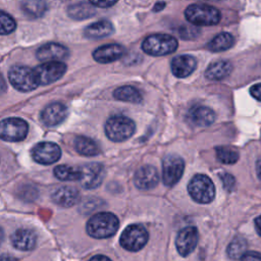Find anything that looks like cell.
<instances>
[{
  "label": "cell",
  "mask_w": 261,
  "mask_h": 261,
  "mask_svg": "<svg viewBox=\"0 0 261 261\" xmlns=\"http://www.w3.org/2000/svg\"><path fill=\"white\" fill-rule=\"evenodd\" d=\"M256 171H257L258 177L261 179V159L256 164Z\"/></svg>",
  "instance_id": "cell-43"
},
{
  "label": "cell",
  "mask_w": 261,
  "mask_h": 261,
  "mask_svg": "<svg viewBox=\"0 0 261 261\" xmlns=\"http://www.w3.org/2000/svg\"><path fill=\"white\" fill-rule=\"evenodd\" d=\"M233 37L229 33H220L214 37L207 45L212 52H221L229 49L233 45Z\"/></svg>",
  "instance_id": "cell-28"
},
{
  "label": "cell",
  "mask_w": 261,
  "mask_h": 261,
  "mask_svg": "<svg viewBox=\"0 0 261 261\" xmlns=\"http://www.w3.org/2000/svg\"><path fill=\"white\" fill-rule=\"evenodd\" d=\"M255 227L259 236H261V215L255 219Z\"/></svg>",
  "instance_id": "cell-39"
},
{
  "label": "cell",
  "mask_w": 261,
  "mask_h": 261,
  "mask_svg": "<svg viewBox=\"0 0 261 261\" xmlns=\"http://www.w3.org/2000/svg\"><path fill=\"white\" fill-rule=\"evenodd\" d=\"M68 54V49L65 46L55 42L44 44L36 52L37 58L42 62L62 61L67 58Z\"/></svg>",
  "instance_id": "cell-14"
},
{
  "label": "cell",
  "mask_w": 261,
  "mask_h": 261,
  "mask_svg": "<svg viewBox=\"0 0 261 261\" xmlns=\"http://www.w3.org/2000/svg\"><path fill=\"white\" fill-rule=\"evenodd\" d=\"M80 170L79 180L85 189H95L99 187L105 176L104 166L97 162H91L83 165Z\"/></svg>",
  "instance_id": "cell-11"
},
{
  "label": "cell",
  "mask_w": 261,
  "mask_h": 261,
  "mask_svg": "<svg viewBox=\"0 0 261 261\" xmlns=\"http://www.w3.org/2000/svg\"><path fill=\"white\" fill-rule=\"evenodd\" d=\"M232 70V65L229 61L219 60L211 63L205 71V76L211 81H220L225 79Z\"/></svg>",
  "instance_id": "cell-23"
},
{
  "label": "cell",
  "mask_w": 261,
  "mask_h": 261,
  "mask_svg": "<svg viewBox=\"0 0 261 261\" xmlns=\"http://www.w3.org/2000/svg\"><path fill=\"white\" fill-rule=\"evenodd\" d=\"M197 66V60L191 55H179L171 61V71L176 77L189 76Z\"/></svg>",
  "instance_id": "cell-19"
},
{
  "label": "cell",
  "mask_w": 261,
  "mask_h": 261,
  "mask_svg": "<svg viewBox=\"0 0 261 261\" xmlns=\"http://www.w3.org/2000/svg\"><path fill=\"white\" fill-rule=\"evenodd\" d=\"M37 236L28 228H19L15 230L11 236V244L14 248L21 251L33 250L36 246Z\"/></svg>",
  "instance_id": "cell-21"
},
{
  "label": "cell",
  "mask_w": 261,
  "mask_h": 261,
  "mask_svg": "<svg viewBox=\"0 0 261 261\" xmlns=\"http://www.w3.org/2000/svg\"><path fill=\"white\" fill-rule=\"evenodd\" d=\"M15 29L16 22L14 18L10 14L0 10V35H8Z\"/></svg>",
  "instance_id": "cell-32"
},
{
  "label": "cell",
  "mask_w": 261,
  "mask_h": 261,
  "mask_svg": "<svg viewBox=\"0 0 261 261\" xmlns=\"http://www.w3.org/2000/svg\"><path fill=\"white\" fill-rule=\"evenodd\" d=\"M135 130V122L123 115L111 116L105 123V134L113 142H123L129 139Z\"/></svg>",
  "instance_id": "cell-3"
},
{
  "label": "cell",
  "mask_w": 261,
  "mask_h": 261,
  "mask_svg": "<svg viewBox=\"0 0 261 261\" xmlns=\"http://www.w3.org/2000/svg\"><path fill=\"white\" fill-rule=\"evenodd\" d=\"M248 244L245 239L241 237L234 238L227 247V255L231 259H241L247 252Z\"/></svg>",
  "instance_id": "cell-29"
},
{
  "label": "cell",
  "mask_w": 261,
  "mask_h": 261,
  "mask_svg": "<svg viewBox=\"0 0 261 261\" xmlns=\"http://www.w3.org/2000/svg\"><path fill=\"white\" fill-rule=\"evenodd\" d=\"M34 71L39 85H49L63 76L66 71V65L62 61L43 62Z\"/></svg>",
  "instance_id": "cell-10"
},
{
  "label": "cell",
  "mask_w": 261,
  "mask_h": 261,
  "mask_svg": "<svg viewBox=\"0 0 261 261\" xmlns=\"http://www.w3.org/2000/svg\"><path fill=\"white\" fill-rule=\"evenodd\" d=\"M114 31L112 23L108 20H99L96 22L91 23L90 25L86 27L84 30V35L88 39H102L105 37L110 36Z\"/></svg>",
  "instance_id": "cell-22"
},
{
  "label": "cell",
  "mask_w": 261,
  "mask_h": 261,
  "mask_svg": "<svg viewBox=\"0 0 261 261\" xmlns=\"http://www.w3.org/2000/svg\"><path fill=\"white\" fill-rule=\"evenodd\" d=\"M220 179H221V181L223 184V188L225 190H227L229 192L233 190V188L236 186V179L231 174L226 173V172L220 173Z\"/></svg>",
  "instance_id": "cell-33"
},
{
  "label": "cell",
  "mask_w": 261,
  "mask_h": 261,
  "mask_svg": "<svg viewBox=\"0 0 261 261\" xmlns=\"http://www.w3.org/2000/svg\"><path fill=\"white\" fill-rule=\"evenodd\" d=\"M3 237H4V233H3V230H2V228L0 227V244H1V242L3 241Z\"/></svg>",
  "instance_id": "cell-44"
},
{
  "label": "cell",
  "mask_w": 261,
  "mask_h": 261,
  "mask_svg": "<svg viewBox=\"0 0 261 261\" xmlns=\"http://www.w3.org/2000/svg\"><path fill=\"white\" fill-rule=\"evenodd\" d=\"M74 149L84 156H96L100 153L99 145L94 140L84 136L74 139Z\"/></svg>",
  "instance_id": "cell-24"
},
{
  "label": "cell",
  "mask_w": 261,
  "mask_h": 261,
  "mask_svg": "<svg viewBox=\"0 0 261 261\" xmlns=\"http://www.w3.org/2000/svg\"><path fill=\"white\" fill-rule=\"evenodd\" d=\"M241 259L242 261H261V253L249 251L246 252Z\"/></svg>",
  "instance_id": "cell-35"
},
{
  "label": "cell",
  "mask_w": 261,
  "mask_h": 261,
  "mask_svg": "<svg viewBox=\"0 0 261 261\" xmlns=\"http://www.w3.org/2000/svg\"><path fill=\"white\" fill-rule=\"evenodd\" d=\"M8 80L12 87L20 92H30L39 86L34 69L24 65H13L10 67Z\"/></svg>",
  "instance_id": "cell-6"
},
{
  "label": "cell",
  "mask_w": 261,
  "mask_h": 261,
  "mask_svg": "<svg viewBox=\"0 0 261 261\" xmlns=\"http://www.w3.org/2000/svg\"><path fill=\"white\" fill-rule=\"evenodd\" d=\"M67 115V109L64 104L59 102H54L47 105L42 113L41 119L44 124L48 126H54L61 123Z\"/></svg>",
  "instance_id": "cell-16"
},
{
  "label": "cell",
  "mask_w": 261,
  "mask_h": 261,
  "mask_svg": "<svg viewBox=\"0 0 261 261\" xmlns=\"http://www.w3.org/2000/svg\"><path fill=\"white\" fill-rule=\"evenodd\" d=\"M51 198L55 204L61 207H71L79 202L80 194L76 189L68 186H63L56 189L52 193Z\"/></svg>",
  "instance_id": "cell-20"
},
{
  "label": "cell",
  "mask_w": 261,
  "mask_h": 261,
  "mask_svg": "<svg viewBox=\"0 0 261 261\" xmlns=\"http://www.w3.org/2000/svg\"><path fill=\"white\" fill-rule=\"evenodd\" d=\"M89 261H111V260L104 255H96V256L92 257Z\"/></svg>",
  "instance_id": "cell-38"
},
{
  "label": "cell",
  "mask_w": 261,
  "mask_h": 261,
  "mask_svg": "<svg viewBox=\"0 0 261 261\" xmlns=\"http://www.w3.org/2000/svg\"><path fill=\"white\" fill-rule=\"evenodd\" d=\"M250 94L252 95V97H254L256 100L261 101V83L254 85L253 87H251L250 89Z\"/></svg>",
  "instance_id": "cell-37"
},
{
  "label": "cell",
  "mask_w": 261,
  "mask_h": 261,
  "mask_svg": "<svg viewBox=\"0 0 261 261\" xmlns=\"http://www.w3.org/2000/svg\"><path fill=\"white\" fill-rule=\"evenodd\" d=\"M204 1H221V0H204Z\"/></svg>",
  "instance_id": "cell-45"
},
{
  "label": "cell",
  "mask_w": 261,
  "mask_h": 261,
  "mask_svg": "<svg viewBox=\"0 0 261 261\" xmlns=\"http://www.w3.org/2000/svg\"><path fill=\"white\" fill-rule=\"evenodd\" d=\"M125 49L118 44H107L98 47L93 52V58L99 63H110L123 56Z\"/></svg>",
  "instance_id": "cell-17"
},
{
  "label": "cell",
  "mask_w": 261,
  "mask_h": 261,
  "mask_svg": "<svg viewBox=\"0 0 261 261\" xmlns=\"http://www.w3.org/2000/svg\"><path fill=\"white\" fill-rule=\"evenodd\" d=\"M55 176L60 180H79V168L69 165H58L54 168Z\"/></svg>",
  "instance_id": "cell-31"
},
{
  "label": "cell",
  "mask_w": 261,
  "mask_h": 261,
  "mask_svg": "<svg viewBox=\"0 0 261 261\" xmlns=\"http://www.w3.org/2000/svg\"><path fill=\"white\" fill-rule=\"evenodd\" d=\"M188 191L192 199L201 204L210 203L215 197L214 184L205 174H196L190 180Z\"/></svg>",
  "instance_id": "cell-5"
},
{
  "label": "cell",
  "mask_w": 261,
  "mask_h": 261,
  "mask_svg": "<svg viewBox=\"0 0 261 261\" xmlns=\"http://www.w3.org/2000/svg\"><path fill=\"white\" fill-rule=\"evenodd\" d=\"M188 118L193 125L208 126L215 120L214 111L207 106H194L188 112Z\"/></svg>",
  "instance_id": "cell-18"
},
{
  "label": "cell",
  "mask_w": 261,
  "mask_h": 261,
  "mask_svg": "<svg viewBox=\"0 0 261 261\" xmlns=\"http://www.w3.org/2000/svg\"><path fill=\"white\" fill-rule=\"evenodd\" d=\"M113 97L116 100L129 103H140L143 100L141 92L133 86H122L117 88L113 92Z\"/></svg>",
  "instance_id": "cell-27"
},
{
  "label": "cell",
  "mask_w": 261,
  "mask_h": 261,
  "mask_svg": "<svg viewBox=\"0 0 261 261\" xmlns=\"http://www.w3.org/2000/svg\"><path fill=\"white\" fill-rule=\"evenodd\" d=\"M188 21L196 25H214L220 21V11L206 4H192L185 10Z\"/></svg>",
  "instance_id": "cell-4"
},
{
  "label": "cell",
  "mask_w": 261,
  "mask_h": 261,
  "mask_svg": "<svg viewBox=\"0 0 261 261\" xmlns=\"http://www.w3.org/2000/svg\"><path fill=\"white\" fill-rule=\"evenodd\" d=\"M6 91V83L4 81V79L2 77V75L0 74V94L4 93Z\"/></svg>",
  "instance_id": "cell-41"
},
{
  "label": "cell",
  "mask_w": 261,
  "mask_h": 261,
  "mask_svg": "<svg viewBox=\"0 0 261 261\" xmlns=\"http://www.w3.org/2000/svg\"><path fill=\"white\" fill-rule=\"evenodd\" d=\"M29 130L27 121L18 117H9L0 121V139L8 142L24 140Z\"/></svg>",
  "instance_id": "cell-8"
},
{
  "label": "cell",
  "mask_w": 261,
  "mask_h": 261,
  "mask_svg": "<svg viewBox=\"0 0 261 261\" xmlns=\"http://www.w3.org/2000/svg\"><path fill=\"white\" fill-rule=\"evenodd\" d=\"M95 13V6L88 2L75 3L73 5H70L67 9V14L69 15V17L76 20L87 19L89 17H92Z\"/></svg>",
  "instance_id": "cell-25"
},
{
  "label": "cell",
  "mask_w": 261,
  "mask_h": 261,
  "mask_svg": "<svg viewBox=\"0 0 261 261\" xmlns=\"http://www.w3.org/2000/svg\"><path fill=\"white\" fill-rule=\"evenodd\" d=\"M91 4L101 8H107L114 5L118 0H89Z\"/></svg>",
  "instance_id": "cell-36"
},
{
  "label": "cell",
  "mask_w": 261,
  "mask_h": 261,
  "mask_svg": "<svg viewBox=\"0 0 261 261\" xmlns=\"http://www.w3.org/2000/svg\"><path fill=\"white\" fill-rule=\"evenodd\" d=\"M149 239L147 229L141 224L128 225L120 236V245L127 251H139L145 247Z\"/></svg>",
  "instance_id": "cell-7"
},
{
  "label": "cell",
  "mask_w": 261,
  "mask_h": 261,
  "mask_svg": "<svg viewBox=\"0 0 261 261\" xmlns=\"http://www.w3.org/2000/svg\"><path fill=\"white\" fill-rule=\"evenodd\" d=\"M164 6H165V2L160 1V2H158V3H156V4H155V6H154V11L162 10V9L164 8Z\"/></svg>",
  "instance_id": "cell-42"
},
{
  "label": "cell",
  "mask_w": 261,
  "mask_h": 261,
  "mask_svg": "<svg viewBox=\"0 0 261 261\" xmlns=\"http://www.w3.org/2000/svg\"><path fill=\"white\" fill-rule=\"evenodd\" d=\"M21 11L31 18H38L47 11V4L44 0H22Z\"/></svg>",
  "instance_id": "cell-26"
},
{
  "label": "cell",
  "mask_w": 261,
  "mask_h": 261,
  "mask_svg": "<svg viewBox=\"0 0 261 261\" xmlns=\"http://www.w3.org/2000/svg\"><path fill=\"white\" fill-rule=\"evenodd\" d=\"M199 239L198 230L194 226H187L179 230L175 239V247L177 252L186 257L191 254L197 246Z\"/></svg>",
  "instance_id": "cell-13"
},
{
  "label": "cell",
  "mask_w": 261,
  "mask_h": 261,
  "mask_svg": "<svg viewBox=\"0 0 261 261\" xmlns=\"http://www.w3.org/2000/svg\"><path fill=\"white\" fill-rule=\"evenodd\" d=\"M0 261H16V259L10 255L3 254L0 256Z\"/></svg>",
  "instance_id": "cell-40"
},
{
  "label": "cell",
  "mask_w": 261,
  "mask_h": 261,
  "mask_svg": "<svg viewBox=\"0 0 261 261\" xmlns=\"http://www.w3.org/2000/svg\"><path fill=\"white\" fill-rule=\"evenodd\" d=\"M158 180V171L151 165L141 166L134 175V182L140 190H151L157 186Z\"/></svg>",
  "instance_id": "cell-15"
},
{
  "label": "cell",
  "mask_w": 261,
  "mask_h": 261,
  "mask_svg": "<svg viewBox=\"0 0 261 261\" xmlns=\"http://www.w3.org/2000/svg\"><path fill=\"white\" fill-rule=\"evenodd\" d=\"M215 151H216L217 159L224 164H233L239 160V157H240L239 152L230 147L220 146V147H217Z\"/></svg>",
  "instance_id": "cell-30"
},
{
  "label": "cell",
  "mask_w": 261,
  "mask_h": 261,
  "mask_svg": "<svg viewBox=\"0 0 261 261\" xmlns=\"http://www.w3.org/2000/svg\"><path fill=\"white\" fill-rule=\"evenodd\" d=\"M185 169V162L178 155H167L162 162V180L167 187L174 186L181 177Z\"/></svg>",
  "instance_id": "cell-9"
},
{
  "label": "cell",
  "mask_w": 261,
  "mask_h": 261,
  "mask_svg": "<svg viewBox=\"0 0 261 261\" xmlns=\"http://www.w3.org/2000/svg\"><path fill=\"white\" fill-rule=\"evenodd\" d=\"M119 226L118 218L110 212H100L93 215L87 222L89 236L95 239H106L113 236Z\"/></svg>",
  "instance_id": "cell-1"
},
{
  "label": "cell",
  "mask_w": 261,
  "mask_h": 261,
  "mask_svg": "<svg viewBox=\"0 0 261 261\" xmlns=\"http://www.w3.org/2000/svg\"><path fill=\"white\" fill-rule=\"evenodd\" d=\"M177 48V41L167 34H154L148 36L142 43V49L151 56H162L173 53Z\"/></svg>",
  "instance_id": "cell-2"
},
{
  "label": "cell",
  "mask_w": 261,
  "mask_h": 261,
  "mask_svg": "<svg viewBox=\"0 0 261 261\" xmlns=\"http://www.w3.org/2000/svg\"><path fill=\"white\" fill-rule=\"evenodd\" d=\"M61 156V150L55 143L42 142L34 146L32 149L33 159L40 164H52Z\"/></svg>",
  "instance_id": "cell-12"
},
{
  "label": "cell",
  "mask_w": 261,
  "mask_h": 261,
  "mask_svg": "<svg viewBox=\"0 0 261 261\" xmlns=\"http://www.w3.org/2000/svg\"><path fill=\"white\" fill-rule=\"evenodd\" d=\"M198 33L199 32L193 27H182L179 32V35L182 39H192L195 38V35H197Z\"/></svg>",
  "instance_id": "cell-34"
}]
</instances>
